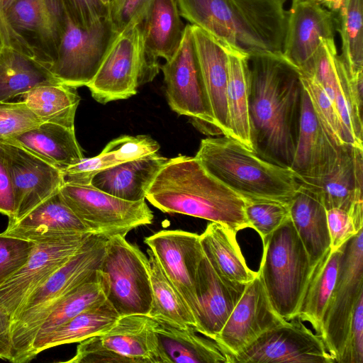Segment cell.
Returning a JSON list of instances; mask_svg holds the SVG:
<instances>
[{
    "label": "cell",
    "instance_id": "1",
    "mask_svg": "<svg viewBox=\"0 0 363 363\" xmlns=\"http://www.w3.org/2000/svg\"><path fill=\"white\" fill-rule=\"evenodd\" d=\"M249 67L254 151L271 162L290 167L301 108L299 72L281 53L251 55Z\"/></svg>",
    "mask_w": 363,
    "mask_h": 363
},
{
    "label": "cell",
    "instance_id": "2",
    "mask_svg": "<svg viewBox=\"0 0 363 363\" xmlns=\"http://www.w3.org/2000/svg\"><path fill=\"white\" fill-rule=\"evenodd\" d=\"M190 24L250 57L281 53L286 0H177Z\"/></svg>",
    "mask_w": 363,
    "mask_h": 363
},
{
    "label": "cell",
    "instance_id": "3",
    "mask_svg": "<svg viewBox=\"0 0 363 363\" xmlns=\"http://www.w3.org/2000/svg\"><path fill=\"white\" fill-rule=\"evenodd\" d=\"M145 199L164 213L203 218L236 233L250 228L245 200L208 173L194 157L167 159Z\"/></svg>",
    "mask_w": 363,
    "mask_h": 363
},
{
    "label": "cell",
    "instance_id": "4",
    "mask_svg": "<svg viewBox=\"0 0 363 363\" xmlns=\"http://www.w3.org/2000/svg\"><path fill=\"white\" fill-rule=\"evenodd\" d=\"M194 157L208 173L245 201L289 203L301 186L289 167L271 162L225 135L202 140Z\"/></svg>",
    "mask_w": 363,
    "mask_h": 363
},
{
    "label": "cell",
    "instance_id": "5",
    "mask_svg": "<svg viewBox=\"0 0 363 363\" xmlns=\"http://www.w3.org/2000/svg\"><path fill=\"white\" fill-rule=\"evenodd\" d=\"M109 237L91 234L79 250L27 298L12 319L11 362H29V352L43 315L53 303L99 277Z\"/></svg>",
    "mask_w": 363,
    "mask_h": 363
},
{
    "label": "cell",
    "instance_id": "6",
    "mask_svg": "<svg viewBox=\"0 0 363 363\" xmlns=\"http://www.w3.org/2000/svg\"><path fill=\"white\" fill-rule=\"evenodd\" d=\"M312 268L289 218L263 243L257 272L272 306L286 320L296 317Z\"/></svg>",
    "mask_w": 363,
    "mask_h": 363
},
{
    "label": "cell",
    "instance_id": "7",
    "mask_svg": "<svg viewBox=\"0 0 363 363\" xmlns=\"http://www.w3.org/2000/svg\"><path fill=\"white\" fill-rule=\"evenodd\" d=\"M160 69L159 60L147 50L142 22L130 23L114 38L91 82L86 86L101 104L126 99L150 82Z\"/></svg>",
    "mask_w": 363,
    "mask_h": 363
},
{
    "label": "cell",
    "instance_id": "8",
    "mask_svg": "<svg viewBox=\"0 0 363 363\" xmlns=\"http://www.w3.org/2000/svg\"><path fill=\"white\" fill-rule=\"evenodd\" d=\"M67 13L62 0H15L4 15L6 46L49 69L66 30Z\"/></svg>",
    "mask_w": 363,
    "mask_h": 363
},
{
    "label": "cell",
    "instance_id": "9",
    "mask_svg": "<svg viewBox=\"0 0 363 363\" xmlns=\"http://www.w3.org/2000/svg\"><path fill=\"white\" fill-rule=\"evenodd\" d=\"M106 299L120 316L148 315L152 302L147 256L124 236L108 238L99 270Z\"/></svg>",
    "mask_w": 363,
    "mask_h": 363
},
{
    "label": "cell",
    "instance_id": "10",
    "mask_svg": "<svg viewBox=\"0 0 363 363\" xmlns=\"http://www.w3.org/2000/svg\"><path fill=\"white\" fill-rule=\"evenodd\" d=\"M337 278L324 311L320 336L339 363L356 305L363 296V228L340 247Z\"/></svg>",
    "mask_w": 363,
    "mask_h": 363
},
{
    "label": "cell",
    "instance_id": "11",
    "mask_svg": "<svg viewBox=\"0 0 363 363\" xmlns=\"http://www.w3.org/2000/svg\"><path fill=\"white\" fill-rule=\"evenodd\" d=\"M60 193L71 210L93 233L124 237L132 230L152 223L145 199L126 201L90 184H63Z\"/></svg>",
    "mask_w": 363,
    "mask_h": 363
},
{
    "label": "cell",
    "instance_id": "12",
    "mask_svg": "<svg viewBox=\"0 0 363 363\" xmlns=\"http://www.w3.org/2000/svg\"><path fill=\"white\" fill-rule=\"evenodd\" d=\"M160 69L171 109L191 118L201 131L220 134L208 101L190 23L185 26L178 50Z\"/></svg>",
    "mask_w": 363,
    "mask_h": 363
},
{
    "label": "cell",
    "instance_id": "13",
    "mask_svg": "<svg viewBox=\"0 0 363 363\" xmlns=\"http://www.w3.org/2000/svg\"><path fill=\"white\" fill-rule=\"evenodd\" d=\"M117 34L110 16L84 28L74 23L67 15L66 30L50 72L62 84L75 88L86 86Z\"/></svg>",
    "mask_w": 363,
    "mask_h": 363
},
{
    "label": "cell",
    "instance_id": "14",
    "mask_svg": "<svg viewBox=\"0 0 363 363\" xmlns=\"http://www.w3.org/2000/svg\"><path fill=\"white\" fill-rule=\"evenodd\" d=\"M92 233L62 235L36 241L27 262L0 286V307L11 318L27 298L83 245Z\"/></svg>",
    "mask_w": 363,
    "mask_h": 363
},
{
    "label": "cell",
    "instance_id": "15",
    "mask_svg": "<svg viewBox=\"0 0 363 363\" xmlns=\"http://www.w3.org/2000/svg\"><path fill=\"white\" fill-rule=\"evenodd\" d=\"M299 319V318H298ZM334 363L319 335L294 318L272 328L233 357V363Z\"/></svg>",
    "mask_w": 363,
    "mask_h": 363
},
{
    "label": "cell",
    "instance_id": "16",
    "mask_svg": "<svg viewBox=\"0 0 363 363\" xmlns=\"http://www.w3.org/2000/svg\"><path fill=\"white\" fill-rule=\"evenodd\" d=\"M144 242L189 307L196 321L197 330L199 306L196 281L204 256L200 235L182 230H163L146 237Z\"/></svg>",
    "mask_w": 363,
    "mask_h": 363
},
{
    "label": "cell",
    "instance_id": "17",
    "mask_svg": "<svg viewBox=\"0 0 363 363\" xmlns=\"http://www.w3.org/2000/svg\"><path fill=\"white\" fill-rule=\"evenodd\" d=\"M356 143L362 145V83L350 79L337 53L335 38L323 39L311 69Z\"/></svg>",
    "mask_w": 363,
    "mask_h": 363
},
{
    "label": "cell",
    "instance_id": "18",
    "mask_svg": "<svg viewBox=\"0 0 363 363\" xmlns=\"http://www.w3.org/2000/svg\"><path fill=\"white\" fill-rule=\"evenodd\" d=\"M335 14L311 0H291L281 54L299 73L309 72L323 39L335 38Z\"/></svg>",
    "mask_w": 363,
    "mask_h": 363
},
{
    "label": "cell",
    "instance_id": "19",
    "mask_svg": "<svg viewBox=\"0 0 363 363\" xmlns=\"http://www.w3.org/2000/svg\"><path fill=\"white\" fill-rule=\"evenodd\" d=\"M286 321L272 306L257 274L246 285L215 340L232 356L233 361L235 355L262 334Z\"/></svg>",
    "mask_w": 363,
    "mask_h": 363
},
{
    "label": "cell",
    "instance_id": "20",
    "mask_svg": "<svg viewBox=\"0 0 363 363\" xmlns=\"http://www.w3.org/2000/svg\"><path fill=\"white\" fill-rule=\"evenodd\" d=\"M11 176L16 199V221L49 196L60 191L64 184L62 171L55 166L16 145L0 143Z\"/></svg>",
    "mask_w": 363,
    "mask_h": 363
},
{
    "label": "cell",
    "instance_id": "21",
    "mask_svg": "<svg viewBox=\"0 0 363 363\" xmlns=\"http://www.w3.org/2000/svg\"><path fill=\"white\" fill-rule=\"evenodd\" d=\"M342 147L329 138L303 88L297 139L289 168L301 184H312L332 171Z\"/></svg>",
    "mask_w": 363,
    "mask_h": 363
},
{
    "label": "cell",
    "instance_id": "22",
    "mask_svg": "<svg viewBox=\"0 0 363 363\" xmlns=\"http://www.w3.org/2000/svg\"><path fill=\"white\" fill-rule=\"evenodd\" d=\"M363 147L346 145L341 148L332 171L315 183V190L326 209L338 208L351 216L358 232L363 228Z\"/></svg>",
    "mask_w": 363,
    "mask_h": 363
},
{
    "label": "cell",
    "instance_id": "23",
    "mask_svg": "<svg viewBox=\"0 0 363 363\" xmlns=\"http://www.w3.org/2000/svg\"><path fill=\"white\" fill-rule=\"evenodd\" d=\"M246 285L220 278L203 256L198 268L196 281L199 306L197 332L215 340L242 295Z\"/></svg>",
    "mask_w": 363,
    "mask_h": 363
},
{
    "label": "cell",
    "instance_id": "24",
    "mask_svg": "<svg viewBox=\"0 0 363 363\" xmlns=\"http://www.w3.org/2000/svg\"><path fill=\"white\" fill-rule=\"evenodd\" d=\"M196 52L215 125L220 134L230 138L227 107L228 57L217 40L191 25Z\"/></svg>",
    "mask_w": 363,
    "mask_h": 363
},
{
    "label": "cell",
    "instance_id": "25",
    "mask_svg": "<svg viewBox=\"0 0 363 363\" xmlns=\"http://www.w3.org/2000/svg\"><path fill=\"white\" fill-rule=\"evenodd\" d=\"M156 325V320L147 315H123L98 337L105 347L126 363H163L155 331Z\"/></svg>",
    "mask_w": 363,
    "mask_h": 363
},
{
    "label": "cell",
    "instance_id": "26",
    "mask_svg": "<svg viewBox=\"0 0 363 363\" xmlns=\"http://www.w3.org/2000/svg\"><path fill=\"white\" fill-rule=\"evenodd\" d=\"M91 233L65 201L58 191L21 219L9 222L3 235L36 241L62 235Z\"/></svg>",
    "mask_w": 363,
    "mask_h": 363
},
{
    "label": "cell",
    "instance_id": "27",
    "mask_svg": "<svg viewBox=\"0 0 363 363\" xmlns=\"http://www.w3.org/2000/svg\"><path fill=\"white\" fill-rule=\"evenodd\" d=\"M156 321L163 363H233L232 356L216 340L198 335L193 326L180 328Z\"/></svg>",
    "mask_w": 363,
    "mask_h": 363
},
{
    "label": "cell",
    "instance_id": "28",
    "mask_svg": "<svg viewBox=\"0 0 363 363\" xmlns=\"http://www.w3.org/2000/svg\"><path fill=\"white\" fill-rule=\"evenodd\" d=\"M167 159L157 152L132 160L97 172L90 184L126 201L145 199L147 189Z\"/></svg>",
    "mask_w": 363,
    "mask_h": 363
},
{
    "label": "cell",
    "instance_id": "29",
    "mask_svg": "<svg viewBox=\"0 0 363 363\" xmlns=\"http://www.w3.org/2000/svg\"><path fill=\"white\" fill-rule=\"evenodd\" d=\"M6 143L28 150L60 170L84 158L74 128L53 123L42 122Z\"/></svg>",
    "mask_w": 363,
    "mask_h": 363
},
{
    "label": "cell",
    "instance_id": "30",
    "mask_svg": "<svg viewBox=\"0 0 363 363\" xmlns=\"http://www.w3.org/2000/svg\"><path fill=\"white\" fill-rule=\"evenodd\" d=\"M289 213L313 267L330 246L327 211L318 194L301 184L289 203Z\"/></svg>",
    "mask_w": 363,
    "mask_h": 363
},
{
    "label": "cell",
    "instance_id": "31",
    "mask_svg": "<svg viewBox=\"0 0 363 363\" xmlns=\"http://www.w3.org/2000/svg\"><path fill=\"white\" fill-rule=\"evenodd\" d=\"M159 144L147 135H121L110 141L101 153L84 158L62 169L64 184H90L97 172L125 162L157 153Z\"/></svg>",
    "mask_w": 363,
    "mask_h": 363
},
{
    "label": "cell",
    "instance_id": "32",
    "mask_svg": "<svg viewBox=\"0 0 363 363\" xmlns=\"http://www.w3.org/2000/svg\"><path fill=\"white\" fill-rule=\"evenodd\" d=\"M236 232L211 222L200 235L204 254L216 273L223 280L247 284L257 275L246 264L236 240Z\"/></svg>",
    "mask_w": 363,
    "mask_h": 363
},
{
    "label": "cell",
    "instance_id": "33",
    "mask_svg": "<svg viewBox=\"0 0 363 363\" xmlns=\"http://www.w3.org/2000/svg\"><path fill=\"white\" fill-rule=\"evenodd\" d=\"M225 47L228 57L227 107L230 138L254 151L249 111V57L238 50Z\"/></svg>",
    "mask_w": 363,
    "mask_h": 363
},
{
    "label": "cell",
    "instance_id": "34",
    "mask_svg": "<svg viewBox=\"0 0 363 363\" xmlns=\"http://www.w3.org/2000/svg\"><path fill=\"white\" fill-rule=\"evenodd\" d=\"M185 26L177 0H153L142 21L148 52L158 60H169L182 43Z\"/></svg>",
    "mask_w": 363,
    "mask_h": 363
},
{
    "label": "cell",
    "instance_id": "35",
    "mask_svg": "<svg viewBox=\"0 0 363 363\" xmlns=\"http://www.w3.org/2000/svg\"><path fill=\"white\" fill-rule=\"evenodd\" d=\"M120 315L106 299L81 312L41 339L35 340L29 353V361L49 348L65 344L80 342L109 330Z\"/></svg>",
    "mask_w": 363,
    "mask_h": 363
},
{
    "label": "cell",
    "instance_id": "36",
    "mask_svg": "<svg viewBox=\"0 0 363 363\" xmlns=\"http://www.w3.org/2000/svg\"><path fill=\"white\" fill-rule=\"evenodd\" d=\"M340 255V248L330 247L314 264L297 311L296 317L310 323L319 335L323 315L336 281Z\"/></svg>",
    "mask_w": 363,
    "mask_h": 363
},
{
    "label": "cell",
    "instance_id": "37",
    "mask_svg": "<svg viewBox=\"0 0 363 363\" xmlns=\"http://www.w3.org/2000/svg\"><path fill=\"white\" fill-rule=\"evenodd\" d=\"M57 81L45 67L6 46L0 55V102Z\"/></svg>",
    "mask_w": 363,
    "mask_h": 363
},
{
    "label": "cell",
    "instance_id": "38",
    "mask_svg": "<svg viewBox=\"0 0 363 363\" xmlns=\"http://www.w3.org/2000/svg\"><path fill=\"white\" fill-rule=\"evenodd\" d=\"M147 254L152 293V302L147 315L177 327L193 326L196 330V321L189 307L167 278L150 248Z\"/></svg>",
    "mask_w": 363,
    "mask_h": 363
},
{
    "label": "cell",
    "instance_id": "39",
    "mask_svg": "<svg viewBox=\"0 0 363 363\" xmlns=\"http://www.w3.org/2000/svg\"><path fill=\"white\" fill-rule=\"evenodd\" d=\"M23 101L42 122L74 128L80 97L77 88L61 82L38 85L23 95Z\"/></svg>",
    "mask_w": 363,
    "mask_h": 363
},
{
    "label": "cell",
    "instance_id": "40",
    "mask_svg": "<svg viewBox=\"0 0 363 363\" xmlns=\"http://www.w3.org/2000/svg\"><path fill=\"white\" fill-rule=\"evenodd\" d=\"M337 14L340 58L350 80L363 81V0H345Z\"/></svg>",
    "mask_w": 363,
    "mask_h": 363
},
{
    "label": "cell",
    "instance_id": "41",
    "mask_svg": "<svg viewBox=\"0 0 363 363\" xmlns=\"http://www.w3.org/2000/svg\"><path fill=\"white\" fill-rule=\"evenodd\" d=\"M106 299V294L99 272L97 279L78 286L48 308L34 341L41 339L81 312Z\"/></svg>",
    "mask_w": 363,
    "mask_h": 363
},
{
    "label": "cell",
    "instance_id": "42",
    "mask_svg": "<svg viewBox=\"0 0 363 363\" xmlns=\"http://www.w3.org/2000/svg\"><path fill=\"white\" fill-rule=\"evenodd\" d=\"M299 74L303 88L311 101L313 111L335 145L342 147L350 144L363 147L356 143L347 130L335 107L315 78L312 74Z\"/></svg>",
    "mask_w": 363,
    "mask_h": 363
},
{
    "label": "cell",
    "instance_id": "43",
    "mask_svg": "<svg viewBox=\"0 0 363 363\" xmlns=\"http://www.w3.org/2000/svg\"><path fill=\"white\" fill-rule=\"evenodd\" d=\"M245 201V213L249 227L258 233L263 243L290 218L289 203L272 200Z\"/></svg>",
    "mask_w": 363,
    "mask_h": 363
},
{
    "label": "cell",
    "instance_id": "44",
    "mask_svg": "<svg viewBox=\"0 0 363 363\" xmlns=\"http://www.w3.org/2000/svg\"><path fill=\"white\" fill-rule=\"evenodd\" d=\"M40 123L23 101L0 102V143H6Z\"/></svg>",
    "mask_w": 363,
    "mask_h": 363
},
{
    "label": "cell",
    "instance_id": "45",
    "mask_svg": "<svg viewBox=\"0 0 363 363\" xmlns=\"http://www.w3.org/2000/svg\"><path fill=\"white\" fill-rule=\"evenodd\" d=\"M35 242L0 233V286L27 262Z\"/></svg>",
    "mask_w": 363,
    "mask_h": 363
},
{
    "label": "cell",
    "instance_id": "46",
    "mask_svg": "<svg viewBox=\"0 0 363 363\" xmlns=\"http://www.w3.org/2000/svg\"><path fill=\"white\" fill-rule=\"evenodd\" d=\"M74 23L89 28L109 16V8L100 0H62Z\"/></svg>",
    "mask_w": 363,
    "mask_h": 363
},
{
    "label": "cell",
    "instance_id": "47",
    "mask_svg": "<svg viewBox=\"0 0 363 363\" xmlns=\"http://www.w3.org/2000/svg\"><path fill=\"white\" fill-rule=\"evenodd\" d=\"M339 363H363V296L354 308Z\"/></svg>",
    "mask_w": 363,
    "mask_h": 363
},
{
    "label": "cell",
    "instance_id": "48",
    "mask_svg": "<svg viewBox=\"0 0 363 363\" xmlns=\"http://www.w3.org/2000/svg\"><path fill=\"white\" fill-rule=\"evenodd\" d=\"M67 363H126L125 360L108 350L100 342L98 335L90 337L78 345L75 354Z\"/></svg>",
    "mask_w": 363,
    "mask_h": 363
},
{
    "label": "cell",
    "instance_id": "49",
    "mask_svg": "<svg viewBox=\"0 0 363 363\" xmlns=\"http://www.w3.org/2000/svg\"><path fill=\"white\" fill-rule=\"evenodd\" d=\"M327 222L330 238V247L332 250H338L359 232L350 213L341 208L327 210Z\"/></svg>",
    "mask_w": 363,
    "mask_h": 363
},
{
    "label": "cell",
    "instance_id": "50",
    "mask_svg": "<svg viewBox=\"0 0 363 363\" xmlns=\"http://www.w3.org/2000/svg\"><path fill=\"white\" fill-rule=\"evenodd\" d=\"M153 0H124L111 19L115 30L121 32L130 23H140Z\"/></svg>",
    "mask_w": 363,
    "mask_h": 363
},
{
    "label": "cell",
    "instance_id": "51",
    "mask_svg": "<svg viewBox=\"0 0 363 363\" xmlns=\"http://www.w3.org/2000/svg\"><path fill=\"white\" fill-rule=\"evenodd\" d=\"M16 199L13 182L4 151L0 145V213L9 218L14 216Z\"/></svg>",
    "mask_w": 363,
    "mask_h": 363
},
{
    "label": "cell",
    "instance_id": "52",
    "mask_svg": "<svg viewBox=\"0 0 363 363\" xmlns=\"http://www.w3.org/2000/svg\"><path fill=\"white\" fill-rule=\"evenodd\" d=\"M11 315L0 307V359L8 361L11 359Z\"/></svg>",
    "mask_w": 363,
    "mask_h": 363
},
{
    "label": "cell",
    "instance_id": "53",
    "mask_svg": "<svg viewBox=\"0 0 363 363\" xmlns=\"http://www.w3.org/2000/svg\"><path fill=\"white\" fill-rule=\"evenodd\" d=\"M318 3L334 14L337 13L340 9L338 0H311Z\"/></svg>",
    "mask_w": 363,
    "mask_h": 363
},
{
    "label": "cell",
    "instance_id": "54",
    "mask_svg": "<svg viewBox=\"0 0 363 363\" xmlns=\"http://www.w3.org/2000/svg\"><path fill=\"white\" fill-rule=\"evenodd\" d=\"M15 0H0V30L3 27V21L6 12Z\"/></svg>",
    "mask_w": 363,
    "mask_h": 363
},
{
    "label": "cell",
    "instance_id": "55",
    "mask_svg": "<svg viewBox=\"0 0 363 363\" xmlns=\"http://www.w3.org/2000/svg\"><path fill=\"white\" fill-rule=\"evenodd\" d=\"M124 0H112L109 6V16L111 18L117 13Z\"/></svg>",
    "mask_w": 363,
    "mask_h": 363
},
{
    "label": "cell",
    "instance_id": "56",
    "mask_svg": "<svg viewBox=\"0 0 363 363\" xmlns=\"http://www.w3.org/2000/svg\"><path fill=\"white\" fill-rule=\"evenodd\" d=\"M5 47H6V43H5L4 38L2 34V32L0 30V55L2 52V51Z\"/></svg>",
    "mask_w": 363,
    "mask_h": 363
},
{
    "label": "cell",
    "instance_id": "57",
    "mask_svg": "<svg viewBox=\"0 0 363 363\" xmlns=\"http://www.w3.org/2000/svg\"><path fill=\"white\" fill-rule=\"evenodd\" d=\"M100 1L104 4L106 6L108 7L110 6L111 5V3L112 1V0H100Z\"/></svg>",
    "mask_w": 363,
    "mask_h": 363
}]
</instances>
